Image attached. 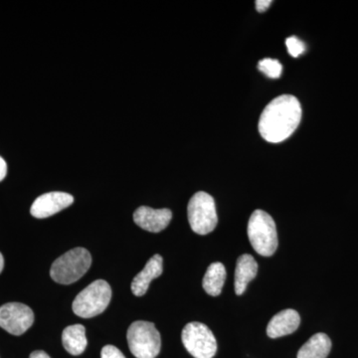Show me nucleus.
Returning <instances> with one entry per match:
<instances>
[{"mask_svg": "<svg viewBox=\"0 0 358 358\" xmlns=\"http://www.w3.org/2000/svg\"><path fill=\"white\" fill-rule=\"evenodd\" d=\"M301 120V107L296 96L282 95L274 99L259 121V131L268 143H281L289 138Z\"/></svg>", "mask_w": 358, "mask_h": 358, "instance_id": "1", "label": "nucleus"}, {"mask_svg": "<svg viewBox=\"0 0 358 358\" xmlns=\"http://www.w3.org/2000/svg\"><path fill=\"white\" fill-rule=\"evenodd\" d=\"M248 238L253 249L259 255H274L278 248V233L274 219L267 212L255 210L248 222Z\"/></svg>", "mask_w": 358, "mask_h": 358, "instance_id": "2", "label": "nucleus"}, {"mask_svg": "<svg viewBox=\"0 0 358 358\" xmlns=\"http://www.w3.org/2000/svg\"><path fill=\"white\" fill-rule=\"evenodd\" d=\"M91 264L92 256L88 250L72 249L54 261L50 268V275L53 281L58 284H73L88 272Z\"/></svg>", "mask_w": 358, "mask_h": 358, "instance_id": "3", "label": "nucleus"}, {"mask_svg": "<svg viewBox=\"0 0 358 358\" xmlns=\"http://www.w3.org/2000/svg\"><path fill=\"white\" fill-rule=\"evenodd\" d=\"M112 299V289L103 280L90 284L73 301V312L83 319L96 317L105 312Z\"/></svg>", "mask_w": 358, "mask_h": 358, "instance_id": "4", "label": "nucleus"}, {"mask_svg": "<svg viewBox=\"0 0 358 358\" xmlns=\"http://www.w3.org/2000/svg\"><path fill=\"white\" fill-rule=\"evenodd\" d=\"M127 339L129 350L136 358H155L159 355L162 339L152 322H133L129 327Z\"/></svg>", "mask_w": 358, "mask_h": 358, "instance_id": "5", "label": "nucleus"}, {"mask_svg": "<svg viewBox=\"0 0 358 358\" xmlns=\"http://www.w3.org/2000/svg\"><path fill=\"white\" fill-rule=\"evenodd\" d=\"M187 214L190 227L196 234H209L217 226L215 201L208 193H195L188 203Z\"/></svg>", "mask_w": 358, "mask_h": 358, "instance_id": "6", "label": "nucleus"}, {"mask_svg": "<svg viewBox=\"0 0 358 358\" xmlns=\"http://www.w3.org/2000/svg\"><path fill=\"white\" fill-rule=\"evenodd\" d=\"M183 345L195 358H213L217 352V341L208 327L201 322L186 324L181 334Z\"/></svg>", "mask_w": 358, "mask_h": 358, "instance_id": "7", "label": "nucleus"}, {"mask_svg": "<svg viewBox=\"0 0 358 358\" xmlns=\"http://www.w3.org/2000/svg\"><path fill=\"white\" fill-rule=\"evenodd\" d=\"M34 322V313L24 303H8L0 307V327L13 336L26 333Z\"/></svg>", "mask_w": 358, "mask_h": 358, "instance_id": "8", "label": "nucleus"}, {"mask_svg": "<svg viewBox=\"0 0 358 358\" xmlns=\"http://www.w3.org/2000/svg\"><path fill=\"white\" fill-rule=\"evenodd\" d=\"M73 202H74V197L69 193L59 192L45 193L33 202L30 213L35 218H48L71 206Z\"/></svg>", "mask_w": 358, "mask_h": 358, "instance_id": "9", "label": "nucleus"}, {"mask_svg": "<svg viewBox=\"0 0 358 358\" xmlns=\"http://www.w3.org/2000/svg\"><path fill=\"white\" fill-rule=\"evenodd\" d=\"M173 218V212L169 209H154L141 206L134 211V221L136 225L148 232L159 233L166 229Z\"/></svg>", "mask_w": 358, "mask_h": 358, "instance_id": "10", "label": "nucleus"}, {"mask_svg": "<svg viewBox=\"0 0 358 358\" xmlns=\"http://www.w3.org/2000/svg\"><path fill=\"white\" fill-rule=\"evenodd\" d=\"M301 324V317L296 310L288 308L282 310L273 317L267 327L268 338H278L289 336L299 329Z\"/></svg>", "mask_w": 358, "mask_h": 358, "instance_id": "11", "label": "nucleus"}, {"mask_svg": "<svg viewBox=\"0 0 358 358\" xmlns=\"http://www.w3.org/2000/svg\"><path fill=\"white\" fill-rule=\"evenodd\" d=\"M162 272H164V259L159 254H155L148 261L143 270L134 278L131 288L134 296H141L147 293L150 282L152 280L159 278Z\"/></svg>", "mask_w": 358, "mask_h": 358, "instance_id": "12", "label": "nucleus"}, {"mask_svg": "<svg viewBox=\"0 0 358 358\" xmlns=\"http://www.w3.org/2000/svg\"><path fill=\"white\" fill-rule=\"evenodd\" d=\"M258 273V263L253 256L244 254L237 260L235 270V293L241 296L246 291L247 286L252 280L255 279Z\"/></svg>", "mask_w": 358, "mask_h": 358, "instance_id": "13", "label": "nucleus"}, {"mask_svg": "<svg viewBox=\"0 0 358 358\" xmlns=\"http://www.w3.org/2000/svg\"><path fill=\"white\" fill-rule=\"evenodd\" d=\"M331 350V341L326 334H315L308 339L300 350L296 358H327Z\"/></svg>", "mask_w": 358, "mask_h": 358, "instance_id": "14", "label": "nucleus"}, {"mask_svg": "<svg viewBox=\"0 0 358 358\" xmlns=\"http://www.w3.org/2000/svg\"><path fill=\"white\" fill-rule=\"evenodd\" d=\"M62 343L70 355L75 357L82 355L88 345L85 327L82 324H74L66 327L62 334Z\"/></svg>", "mask_w": 358, "mask_h": 358, "instance_id": "15", "label": "nucleus"}, {"mask_svg": "<svg viewBox=\"0 0 358 358\" xmlns=\"http://www.w3.org/2000/svg\"><path fill=\"white\" fill-rule=\"evenodd\" d=\"M226 268L222 263H213L207 268L202 286L204 291L212 296H217L222 292L226 281Z\"/></svg>", "mask_w": 358, "mask_h": 358, "instance_id": "16", "label": "nucleus"}, {"mask_svg": "<svg viewBox=\"0 0 358 358\" xmlns=\"http://www.w3.org/2000/svg\"><path fill=\"white\" fill-rule=\"evenodd\" d=\"M258 69L268 78L278 79L281 77L282 66L275 59L266 58L258 63Z\"/></svg>", "mask_w": 358, "mask_h": 358, "instance_id": "17", "label": "nucleus"}, {"mask_svg": "<svg viewBox=\"0 0 358 358\" xmlns=\"http://www.w3.org/2000/svg\"><path fill=\"white\" fill-rule=\"evenodd\" d=\"M287 48H288L289 54L294 58H298L306 51V46L300 39L296 36L289 37L286 40Z\"/></svg>", "mask_w": 358, "mask_h": 358, "instance_id": "18", "label": "nucleus"}, {"mask_svg": "<svg viewBox=\"0 0 358 358\" xmlns=\"http://www.w3.org/2000/svg\"><path fill=\"white\" fill-rule=\"evenodd\" d=\"M101 358H126L119 348L114 345L103 346L101 352Z\"/></svg>", "mask_w": 358, "mask_h": 358, "instance_id": "19", "label": "nucleus"}, {"mask_svg": "<svg viewBox=\"0 0 358 358\" xmlns=\"http://www.w3.org/2000/svg\"><path fill=\"white\" fill-rule=\"evenodd\" d=\"M273 3V1L271 0H257L256 1V8L259 13H265L266 10L271 6V4Z\"/></svg>", "mask_w": 358, "mask_h": 358, "instance_id": "20", "label": "nucleus"}, {"mask_svg": "<svg viewBox=\"0 0 358 358\" xmlns=\"http://www.w3.org/2000/svg\"><path fill=\"white\" fill-rule=\"evenodd\" d=\"M7 174V164L6 160L0 157V182L6 178Z\"/></svg>", "mask_w": 358, "mask_h": 358, "instance_id": "21", "label": "nucleus"}, {"mask_svg": "<svg viewBox=\"0 0 358 358\" xmlns=\"http://www.w3.org/2000/svg\"><path fill=\"white\" fill-rule=\"evenodd\" d=\"M29 358H51L47 355L43 350H36V352H32L30 355Z\"/></svg>", "mask_w": 358, "mask_h": 358, "instance_id": "22", "label": "nucleus"}, {"mask_svg": "<svg viewBox=\"0 0 358 358\" xmlns=\"http://www.w3.org/2000/svg\"><path fill=\"white\" fill-rule=\"evenodd\" d=\"M4 268V259L3 256H2V254L0 253V274H1L2 270H3Z\"/></svg>", "mask_w": 358, "mask_h": 358, "instance_id": "23", "label": "nucleus"}]
</instances>
